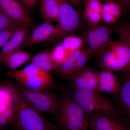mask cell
Here are the masks:
<instances>
[{
  "label": "cell",
  "mask_w": 130,
  "mask_h": 130,
  "mask_svg": "<svg viewBox=\"0 0 130 130\" xmlns=\"http://www.w3.org/2000/svg\"><path fill=\"white\" fill-rule=\"evenodd\" d=\"M11 95L16 112L14 128L19 130H59L41 112L23 98L13 84L6 83Z\"/></svg>",
  "instance_id": "cell-1"
},
{
  "label": "cell",
  "mask_w": 130,
  "mask_h": 130,
  "mask_svg": "<svg viewBox=\"0 0 130 130\" xmlns=\"http://www.w3.org/2000/svg\"><path fill=\"white\" fill-rule=\"evenodd\" d=\"M60 112L56 123L61 130H85L89 127V119L83 109L63 92L60 97Z\"/></svg>",
  "instance_id": "cell-2"
},
{
  "label": "cell",
  "mask_w": 130,
  "mask_h": 130,
  "mask_svg": "<svg viewBox=\"0 0 130 130\" xmlns=\"http://www.w3.org/2000/svg\"><path fill=\"white\" fill-rule=\"evenodd\" d=\"M66 93L80 106L88 118L95 113L104 112L119 114L116 107L101 93L88 89L63 90Z\"/></svg>",
  "instance_id": "cell-3"
},
{
  "label": "cell",
  "mask_w": 130,
  "mask_h": 130,
  "mask_svg": "<svg viewBox=\"0 0 130 130\" xmlns=\"http://www.w3.org/2000/svg\"><path fill=\"white\" fill-rule=\"evenodd\" d=\"M59 4V22L54 32L46 41L48 44L62 40L79 30L82 25V14L67 0H57Z\"/></svg>",
  "instance_id": "cell-4"
},
{
  "label": "cell",
  "mask_w": 130,
  "mask_h": 130,
  "mask_svg": "<svg viewBox=\"0 0 130 130\" xmlns=\"http://www.w3.org/2000/svg\"><path fill=\"white\" fill-rule=\"evenodd\" d=\"M13 85L23 98L41 113L52 115L57 118L60 112V98L46 90L29 88L17 83Z\"/></svg>",
  "instance_id": "cell-5"
},
{
  "label": "cell",
  "mask_w": 130,
  "mask_h": 130,
  "mask_svg": "<svg viewBox=\"0 0 130 130\" xmlns=\"http://www.w3.org/2000/svg\"><path fill=\"white\" fill-rule=\"evenodd\" d=\"M7 75L17 83L32 89L47 90L56 88L50 72L42 70L31 63L22 70H10Z\"/></svg>",
  "instance_id": "cell-6"
},
{
  "label": "cell",
  "mask_w": 130,
  "mask_h": 130,
  "mask_svg": "<svg viewBox=\"0 0 130 130\" xmlns=\"http://www.w3.org/2000/svg\"><path fill=\"white\" fill-rule=\"evenodd\" d=\"M113 31L111 26L105 24L88 25L82 30L81 37L86 48L98 56L112 41Z\"/></svg>",
  "instance_id": "cell-7"
},
{
  "label": "cell",
  "mask_w": 130,
  "mask_h": 130,
  "mask_svg": "<svg viewBox=\"0 0 130 130\" xmlns=\"http://www.w3.org/2000/svg\"><path fill=\"white\" fill-rule=\"evenodd\" d=\"M95 55L86 48H82L73 53L55 70L59 77L67 80L69 78L85 67Z\"/></svg>",
  "instance_id": "cell-8"
},
{
  "label": "cell",
  "mask_w": 130,
  "mask_h": 130,
  "mask_svg": "<svg viewBox=\"0 0 130 130\" xmlns=\"http://www.w3.org/2000/svg\"><path fill=\"white\" fill-rule=\"evenodd\" d=\"M119 114L104 112L93 113L89 117L90 130H130Z\"/></svg>",
  "instance_id": "cell-9"
},
{
  "label": "cell",
  "mask_w": 130,
  "mask_h": 130,
  "mask_svg": "<svg viewBox=\"0 0 130 130\" xmlns=\"http://www.w3.org/2000/svg\"><path fill=\"white\" fill-rule=\"evenodd\" d=\"M112 51L113 64L111 71L125 72L130 68V44L119 38L110 42Z\"/></svg>",
  "instance_id": "cell-10"
},
{
  "label": "cell",
  "mask_w": 130,
  "mask_h": 130,
  "mask_svg": "<svg viewBox=\"0 0 130 130\" xmlns=\"http://www.w3.org/2000/svg\"><path fill=\"white\" fill-rule=\"evenodd\" d=\"M0 11L16 23L35 28L29 12L20 0H0Z\"/></svg>",
  "instance_id": "cell-11"
},
{
  "label": "cell",
  "mask_w": 130,
  "mask_h": 130,
  "mask_svg": "<svg viewBox=\"0 0 130 130\" xmlns=\"http://www.w3.org/2000/svg\"><path fill=\"white\" fill-rule=\"evenodd\" d=\"M67 81L72 89H88L100 93L98 88V71L93 68L85 67Z\"/></svg>",
  "instance_id": "cell-12"
},
{
  "label": "cell",
  "mask_w": 130,
  "mask_h": 130,
  "mask_svg": "<svg viewBox=\"0 0 130 130\" xmlns=\"http://www.w3.org/2000/svg\"><path fill=\"white\" fill-rule=\"evenodd\" d=\"M31 28L29 25H21L1 48L0 58L18 50L23 49L22 48L30 34Z\"/></svg>",
  "instance_id": "cell-13"
},
{
  "label": "cell",
  "mask_w": 130,
  "mask_h": 130,
  "mask_svg": "<svg viewBox=\"0 0 130 130\" xmlns=\"http://www.w3.org/2000/svg\"><path fill=\"white\" fill-rule=\"evenodd\" d=\"M121 85V83L113 72L106 70L98 71V88L100 93L117 95Z\"/></svg>",
  "instance_id": "cell-14"
},
{
  "label": "cell",
  "mask_w": 130,
  "mask_h": 130,
  "mask_svg": "<svg viewBox=\"0 0 130 130\" xmlns=\"http://www.w3.org/2000/svg\"><path fill=\"white\" fill-rule=\"evenodd\" d=\"M55 28V25L51 22L44 20L42 23L34 28L22 49L23 50L42 42L46 41L54 34Z\"/></svg>",
  "instance_id": "cell-15"
},
{
  "label": "cell",
  "mask_w": 130,
  "mask_h": 130,
  "mask_svg": "<svg viewBox=\"0 0 130 130\" xmlns=\"http://www.w3.org/2000/svg\"><path fill=\"white\" fill-rule=\"evenodd\" d=\"M33 55L22 49L18 50L0 58V64L10 70H14L30 60Z\"/></svg>",
  "instance_id": "cell-16"
},
{
  "label": "cell",
  "mask_w": 130,
  "mask_h": 130,
  "mask_svg": "<svg viewBox=\"0 0 130 130\" xmlns=\"http://www.w3.org/2000/svg\"><path fill=\"white\" fill-rule=\"evenodd\" d=\"M41 18L49 22H59V6L57 0H40Z\"/></svg>",
  "instance_id": "cell-17"
},
{
  "label": "cell",
  "mask_w": 130,
  "mask_h": 130,
  "mask_svg": "<svg viewBox=\"0 0 130 130\" xmlns=\"http://www.w3.org/2000/svg\"><path fill=\"white\" fill-rule=\"evenodd\" d=\"M51 51L47 49L33 55L30 63L47 71H54L57 67L52 59Z\"/></svg>",
  "instance_id": "cell-18"
},
{
  "label": "cell",
  "mask_w": 130,
  "mask_h": 130,
  "mask_svg": "<svg viewBox=\"0 0 130 130\" xmlns=\"http://www.w3.org/2000/svg\"><path fill=\"white\" fill-rule=\"evenodd\" d=\"M61 44L68 56L75 51L83 48L84 45L83 40L81 37L73 35L64 38L62 40Z\"/></svg>",
  "instance_id": "cell-19"
},
{
  "label": "cell",
  "mask_w": 130,
  "mask_h": 130,
  "mask_svg": "<svg viewBox=\"0 0 130 130\" xmlns=\"http://www.w3.org/2000/svg\"><path fill=\"white\" fill-rule=\"evenodd\" d=\"M117 95L121 106L130 115V80L126 79L121 83V88Z\"/></svg>",
  "instance_id": "cell-20"
},
{
  "label": "cell",
  "mask_w": 130,
  "mask_h": 130,
  "mask_svg": "<svg viewBox=\"0 0 130 130\" xmlns=\"http://www.w3.org/2000/svg\"><path fill=\"white\" fill-rule=\"evenodd\" d=\"M115 31L118 36L119 38L127 41L130 44V23L124 21L117 22L113 25L111 26Z\"/></svg>",
  "instance_id": "cell-21"
},
{
  "label": "cell",
  "mask_w": 130,
  "mask_h": 130,
  "mask_svg": "<svg viewBox=\"0 0 130 130\" xmlns=\"http://www.w3.org/2000/svg\"><path fill=\"white\" fill-rule=\"evenodd\" d=\"M15 118L16 112L12 102L0 115V130L2 129L6 126L12 125L15 121Z\"/></svg>",
  "instance_id": "cell-22"
},
{
  "label": "cell",
  "mask_w": 130,
  "mask_h": 130,
  "mask_svg": "<svg viewBox=\"0 0 130 130\" xmlns=\"http://www.w3.org/2000/svg\"><path fill=\"white\" fill-rule=\"evenodd\" d=\"M51 55L54 62L57 66L62 64L68 57L66 52L61 44H59L51 51Z\"/></svg>",
  "instance_id": "cell-23"
},
{
  "label": "cell",
  "mask_w": 130,
  "mask_h": 130,
  "mask_svg": "<svg viewBox=\"0 0 130 130\" xmlns=\"http://www.w3.org/2000/svg\"><path fill=\"white\" fill-rule=\"evenodd\" d=\"M82 17L89 26L96 25L102 21V13L88 9H84L82 13Z\"/></svg>",
  "instance_id": "cell-24"
},
{
  "label": "cell",
  "mask_w": 130,
  "mask_h": 130,
  "mask_svg": "<svg viewBox=\"0 0 130 130\" xmlns=\"http://www.w3.org/2000/svg\"><path fill=\"white\" fill-rule=\"evenodd\" d=\"M102 12L111 14L118 20L121 16L122 11L117 3L112 0H108L104 2Z\"/></svg>",
  "instance_id": "cell-25"
},
{
  "label": "cell",
  "mask_w": 130,
  "mask_h": 130,
  "mask_svg": "<svg viewBox=\"0 0 130 130\" xmlns=\"http://www.w3.org/2000/svg\"><path fill=\"white\" fill-rule=\"evenodd\" d=\"M21 25L23 24H14L7 28L0 30V48H1L6 44L15 31Z\"/></svg>",
  "instance_id": "cell-26"
},
{
  "label": "cell",
  "mask_w": 130,
  "mask_h": 130,
  "mask_svg": "<svg viewBox=\"0 0 130 130\" xmlns=\"http://www.w3.org/2000/svg\"><path fill=\"white\" fill-rule=\"evenodd\" d=\"M102 2L100 0H83L84 8L102 13Z\"/></svg>",
  "instance_id": "cell-27"
},
{
  "label": "cell",
  "mask_w": 130,
  "mask_h": 130,
  "mask_svg": "<svg viewBox=\"0 0 130 130\" xmlns=\"http://www.w3.org/2000/svg\"><path fill=\"white\" fill-rule=\"evenodd\" d=\"M13 102L11 95L5 84L0 85V104L9 105Z\"/></svg>",
  "instance_id": "cell-28"
},
{
  "label": "cell",
  "mask_w": 130,
  "mask_h": 130,
  "mask_svg": "<svg viewBox=\"0 0 130 130\" xmlns=\"http://www.w3.org/2000/svg\"><path fill=\"white\" fill-rule=\"evenodd\" d=\"M9 17L0 11V30L7 28L16 24Z\"/></svg>",
  "instance_id": "cell-29"
},
{
  "label": "cell",
  "mask_w": 130,
  "mask_h": 130,
  "mask_svg": "<svg viewBox=\"0 0 130 130\" xmlns=\"http://www.w3.org/2000/svg\"><path fill=\"white\" fill-rule=\"evenodd\" d=\"M28 12L32 11L37 6L38 0H20Z\"/></svg>",
  "instance_id": "cell-30"
},
{
  "label": "cell",
  "mask_w": 130,
  "mask_h": 130,
  "mask_svg": "<svg viewBox=\"0 0 130 130\" xmlns=\"http://www.w3.org/2000/svg\"><path fill=\"white\" fill-rule=\"evenodd\" d=\"M116 2L120 7L122 12H130V0H116Z\"/></svg>",
  "instance_id": "cell-31"
},
{
  "label": "cell",
  "mask_w": 130,
  "mask_h": 130,
  "mask_svg": "<svg viewBox=\"0 0 130 130\" xmlns=\"http://www.w3.org/2000/svg\"><path fill=\"white\" fill-rule=\"evenodd\" d=\"M67 1L71 5L76 8V9L82 14L83 0H67Z\"/></svg>",
  "instance_id": "cell-32"
},
{
  "label": "cell",
  "mask_w": 130,
  "mask_h": 130,
  "mask_svg": "<svg viewBox=\"0 0 130 130\" xmlns=\"http://www.w3.org/2000/svg\"><path fill=\"white\" fill-rule=\"evenodd\" d=\"M10 105H3V104H0V115L5 111L6 109H7Z\"/></svg>",
  "instance_id": "cell-33"
},
{
  "label": "cell",
  "mask_w": 130,
  "mask_h": 130,
  "mask_svg": "<svg viewBox=\"0 0 130 130\" xmlns=\"http://www.w3.org/2000/svg\"><path fill=\"white\" fill-rule=\"evenodd\" d=\"M125 73L126 77V78L130 80V68Z\"/></svg>",
  "instance_id": "cell-34"
},
{
  "label": "cell",
  "mask_w": 130,
  "mask_h": 130,
  "mask_svg": "<svg viewBox=\"0 0 130 130\" xmlns=\"http://www.w3.org/2000/svg\"><path fill=\"white\" fill-rule=\"evenodd\" d=\"M4 130H19L18 129H16V128H13L12 129H4Z\"/></svg>",
  "instance_id": "cell-35"
},
{
  "label": "cell",
  "mask_w": 130,
  "mask_h": 130,
  "mask_svg": "<svg viewBox=\"0 0 130 130\" xmlns=\"http://www.w3.org/2000/svg\"><path fill=\"white\" fill-rule=\"evenodd\" d=\"M100 1H101L102 2H105L108 1V0H100Z\"/></svg>",
  "instance_id": "cell-36"
},
{
  "label": "cell",
  "mask_w": 130,
  "mask_h": 130,
  "mask_svg": "<svg viewBox=\"0 0 130 130\" xmlns=\"http://www.w3.org/2000/svg\"><path fill=\"white\" fill-rule=\"evenodd\" d=\"M85 130H89L88 129H88H85Z\"/></svg>",
  "instance_id": "cell-37"
},
{
  "label": "cell",
  "mask_w": 130,
  "mask_h": 130,
  "mask_svg": "<svg viewBox=\"0 0 130 130\" xmlns=\"http://www.w3.org/2000/svg\"></svg>",
  "instance_id": "cell-38"
}]
</instances>
